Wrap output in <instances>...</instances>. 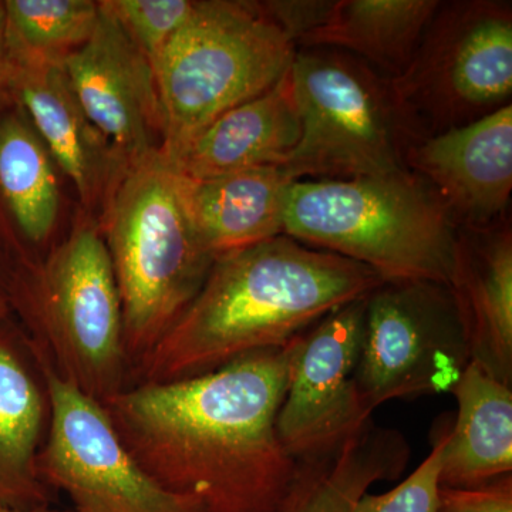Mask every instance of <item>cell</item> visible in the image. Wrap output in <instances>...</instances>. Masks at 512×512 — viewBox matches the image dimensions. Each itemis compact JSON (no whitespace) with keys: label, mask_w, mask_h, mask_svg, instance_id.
<instances>
[{"label":"cell","mask_w":512,"mask_h":512,"mask_svg":"<svg viewBox=\"0 0 512 512\" xmlns=\"http://www.w3.org/2000/svg\"><path fill=\"white\" fill-rule=\"evenodd\" d=\"M447 431L437 434L430 456L412 476L387 493H366L357 501L353 512H437Z\"/></svg>","instance_id":"obj_25"},{"label":"cell","mask_w":512,"mask_h":512,"mask_svg":"<svg viewBox=\"0 0 512 512\" xmlns=\"http://www.w3.org/2000/svg\"><path fill=\"white\" fill-rule=\"evenodd\" d=\"M451 393L458 412L447 431L440 487H478L510 476L512 387L470 362Z\"/></svg>","instance_id":"obj_20"},{"label":"cell","mask_w":512,"mask_h":512,"mask_svg":"<svg viewBox=\"0 0 512 512\" xmlns=\"http://www.w3.org/2000/svg\"><path fill=\"white\" fill-rule=\"evenodd\" d=\"M0 512H73L72 510H56L53 507L33 508V510H19V508L0 507Z\"/></svg>","instance_id":"obj_30"},{"label":"cell","mask_w":512,"mask_h":512,"mask_svg":"<svg viewBox=\"0 0 512 512\" xmlns=\"http://www.w3.org/2000/svg\"><path fill=\"white\" fill-rule=\"evenodd\" d=\"M299 138L301 119L288 70L274 87L225 111L178 153L165 157L184 177L204 180L255 168L282 167Z\"/></svg>","instance_id":"obj_17"},{"label":"cell","mask_w":512,"mask_h":512,"mask_svg":"<svg viewBox=\"0 0 512 512\" xmlns=\"http://www.w3.org/2000/svg\"><path fill=\"white\" fill-rule=\"evenodd\" d=\"M470 362L450 286L383 282L367 296L356 386L370 413L390 400L453 392Z\"/></svg>","instance_id":"obj_9"},{"label":"cell","mask_w":512,"mask_h":512,"mask_svg":"<svg viewBox=\"0 0 512 512\" xmlns=\"http://www.w3.org/2000/svg\"><path fill=\"white\" fill-rule=\"evenodd\" d=\"M450 289L471 362L512 387L511 218L484 228H458Z\"/></svg>","instance_id":"obj_15"},{"label":"cell","mask_w":512,"mask_h":512,"mask_svg":"<svg viewBox=\"0 0 512 512\" xmlns=\"http://www.w3.org/2000/svg\"><path fill=\"white\" fill-rule=\"evenodd\" d=\"M9 72L8 43H6V9L5 2H0V89L5 87Z\"/></svg>","instance_id":"obj_28"},{"label":"cell","mask_w":512,"mask_h":512,"mask_svg":"<svg viewBox=\"0 0 512 512\" xmlns=\"http://www.w3.org/2000/svg\"><path fill=\"white\" fill-rule=\"evenodd\" d=\"M367 296L293 340L276 434L299 466L335 456L372 421L356 386Z\"/></svg>","instance_id":"obj_11"},{"label":"cell","mask_w":512,"mask_h":512,"mask_svg":"<svg viewBox=\"0 0 512 512\" xmlns=\"http://www.w3.org/2000/svg\"><path fill=\"white\" fill-rule=\"evenodd\" d=\"M392 83L417 138L510 106V0L441 2L409 67Z\"/></svg>","instance_id":"obj_8"},{"label":"cell","mask_w":512,"mask_h":512,"mask_svg":"<svg viewBox=\"0 0 512 512\" xmlns=\"http://www.w3.org/2000/svg\"><path fill=\"white\" fill-rule=\"evenodd\" d=\"M36 362L49 400L37 473L69 497L73 512H205L200 501L164 490L138 466L99 400Z\"/></svg>","instance_id":"obj_10"},{"label":"cell","mask_w":512,"mask_h":512,"mask_svg":"<svg viewBox=\"0 0 512 512\" xmlns=\"http://www.w3.org/2000/svg\"><path fill=\"white\" fill-rule=\"evenodd\" d=\"M458 228L409 171L353 180L295 181L284 234L375 271L383 282L450 286Z\"/></svg>","instance_id":"obj_5"},{"label":"cell","mask_w":512,"mask_h":512,"mask_svg":"<svg viewBox=\"0 0 512 512\" xmlns=\"http://www.w3.org/2000/svg\"><path fill=\"white\" fill-rule=\"evenodd\" d=\"M457 228H484L510 217L512 106L439 134L416 138L404 156Z\"/></svg>","instance_id":"obj_13"},{"label":"cell","mask_w":512,"mask_h":512,"mask_svg":"<svg viewBox=\"0 0 512 512\" xmlns=\"http://www.w3.org/2000/svg\"><path fill=\"white\" fill-rule=\"evenodd\" d=\"M382 284L367 266L285 234L222 255L183 315L134 366L130 384L190 379L285 348Z\"/></svg>","instance_id":"obj_2"},{"label":"cell","mask_w":512,"mask_h":512,"mask_svg":"<svg viewBox=\"0 0 512 512\" xmlns=\"http://www.w3.org/2000/svg\"><path fill=\"white\" fill-rule=\"evenodd\" d=\"M437 512H512V476L478 487H440Z\"/></svg>","instance_id":"obj_26"},{"label":"cell","mask_w":512,"mask_h":512,"mask_svg":"<svg viewBox=\"0 0 512 512\" xmlns=\"http://www.w3.org/2000/svg\"><path fill=\"white\" fill-rule=\"evenodd\" d=\"M3 89L25 111L86 210L103 211L127 165L87 116L63 63L9 62Z\"/></svg>","instance_id":"obj_14"},{"label":"cell","mask_w":512,"mask_h":512,"mask_svg":"<svg viewBox=\"0 0 512 512\" xmlns=\"http://www.w3.org/2000/svg\"><path fill=\"white\" fill-rule=\"evenodd\" d=\"M59 171L42 137L15 103L0 117V195L19 234L32 247L46 245L59 224Z\"/></svg>","instance_id":"obj_22"},{"label":"cell","mask_w":512,"mask_h":512,"mask_svg":"<svg viewBox=\"0 0 512 512\" xmlns=\"http://www.w3.org/2000/svg\"><path fill=\"white\" fill-rule=\"evenodd\" d=\"M409 457V444L399 431L370 421L335 456L301 464L278 512H353L370 485L399 478Z\"/></svg>","instance_id":"obj_21"},{"label":"cell","mask_w":512,"mask_h":512,"mask_svg":"<svg viewBox=\"0 0 512 512\" xmlns=\"http://www.w3.org/2000/svg\"><path fill=\"white\" fill-rule=\"evenodd\" d=\"M8 288V279L0 276V315H3V313H9Z\"/></svg>","instance_id":"obj_29"},{"label":"cell","mask_w":512,"mask_h":512,"mask_svg":"<svg viewBox=\"0 0 512 512\" xmlns=\"http://www.w3.org/2000/svg\"><path fill=\"white\" fill-rule=\"evenodd\" d=\"M292 349L293 340L205 375L130 384L101 404L164 490L205 512H278L301 468L276 434Z\"/></svg>","instance_id":"obj_1"},{"label":"cell","mask_w":512,"mask_h":512,"mask_svg":"<svg viewBox=\"0 0 512 512\" xmlns=\"http://www.w3.org/2000/svg\"><path fill=\"white\" fill-rule=\"evenodd\" d=\"M295 53L261 2L195 0L153 64L164 113L161 151L174 156L225 111L274 87Z\"/></svg>","instance_id":"obj_6"},{"label":"cell","mask_w":512,"mask_h":512,"mask_svg":"<svg viewBox=\"0 0 512 512\" xmlns=\"http://www.w3.org/2000/svg\"><path fill=\"white\" fill-rule=\"evenodd\" d=\"M99 3L93 35L63 66L87 116L128 168L163 148V106L147 57Z\"/></svg>","instance_id":"obj_12"},{"label":"cell","mask_w":512,"mask_h":512,"mask_svg":"<svg viewBox=\"0 0 512 512\" xmlns=\"http://www.w3.org/2000/svg\"><path fill=\"white\" fill-rule=\"evenodd\" d=\"M291 79L301 138L282 168L293 180L402 173L417 138L392 79L335 49H296Z\"/></svg>","instance_id":"obj_7"},{"label":"cell","mask_w":512,"mask_h":512,"mask_svg":"<svg viewBox=\"0 0 512 512\" xmlns=\"http://www.w3.org/2000/svg\"><path fill=\"white\" fill-rule=\"evenodd\" d=\"M103 5L153 67L190 18L195 0H106Z\"/></svg>","instance_id":"obj_24"},{"label":"cell","mask_w":512,"mask_h":512,"mask_svg":"<svg viewBox=\"0 0 512 512\" xmlns=\"http://www.w3.org/2000/svg\"><path fill=\"white\" fill-rule=\"evenodd\" d=\"M441 0H330L319 25L296 49H335L363 60L389 79L409 67Z\"/></svg>","instance_id":"obj_19"},{"label":"cell","mask_w":512,"mask_h":512,"mask_svg":"<svg viewBox=\"0 0 512 512\" xmlns=\"http://www.w3.org/2000/svg\"><path fill=\"white\" fill-rule=\"evenodd\" d=\"M261 5L296 45L305 33L319 25L328 12L330 0H269Z\"/></svg>","instance_id":"obj_27"},{"label":"cell","mask_w":512,"mask_h":512,"mask_svg":"<svg viewBox=\"0 0 512 512\" xmlns=\"http://www.w3.org/2000/svg\"><path fill=\"white\" fill-rule=\"evenodd\" d=\"M293 183L282 167L204 180L181 175L192 227L215 259L284 234L286 197Z\"/></svg>","instance_id":"obj_18"},{"label":"cell","mask_w":512,"mask_h":512,"mask_svg":"<svg viewBox=\"0 0 512 512\" xmlns=\"http://www.w3.org/2000/svg\"><path fill=\"white\" fill-rule=\"evenodd\" d=\"M9 309L37 360L99 400L130 386L119 286L99 222L82 221L46 258L12 269Z\"/></svg>","instance_id":"obj_4"},{"label":"cell","mask_w":512,"mask_h":512,"mask_svg":"<svg viewBox=\"0 0 512 512\" xmlns=\"http://www.w3.org/2000/svg\"><path fill=\"white\" fill-rule=\"evenodd\" d=\"M9 62H57L93 35L100 3L92 0H6Z\"/></svg>","instance_id":"obj_23"},{"label":"cell","mask_w":512,"mask_h":512,"mask_svg":"<svg viewBox=\"0 0 512 512\" xmlns=\"http://www.w3.org/2000/svg\"><path fill=\"white\" fill-rule=\"evenodd\" d=\"M49 400L28 339L9 313L0 315V507H52L56 493L37 473Z\"/></svg>","instance_id":"obj_16"},{"label":"cell","mask_w":512,"mask_h":512,"mask_svg":"<svg viewBox=\"0 0 512 512\" xmlns=\"http://www.w3.org/2000/svg\"><path fill=\"white\" fill-rule=\"evenodd\" d=\"M99 227L119 286L133 372L194 301L215 258L192 227L181 174L163 151L127 168Z\"/></svg>","instance_id":"obj_3"}]
</instances>
